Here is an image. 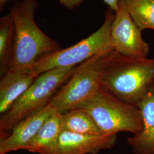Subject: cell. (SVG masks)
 Here are the masks:
<instances>
[{
	"mask_svg": "<svg viewBox=\"0 0 154 154\" xmlns=\"http://www.w3.org/2000/svg\"><path fill=\"white\" fill-rule=\"evenodd\" d=\"M116 139L117 135H86L62 131L56 154H98L113 147Z\"/></svg>",
	"mask_w": 154,
	"mask_h": 154,
	"instance_id": "obj_9",
	"label": "cell"
},
{
	"mask_svg": "<svg viewBox=\"0 0 154 154\" xmlns=\"http://www.w3.org/2000/svg\"><path fill=\"white\" fill-rule=\"evenodd\" d=\"M22 1H32V0H22Z\"/></svg>",
	"mask_w": 154,
	"mask_h": 154,
	"instance_id": "obj_19",
	"label": "cell"
},
{
	"mask_svg": "<svg viewBox=\"0 0 154 154\" xmlns=\"http://www.w3.org/2000/svg\"><path fill=\"white\" fill-rule=\"evenodd\" d=\"M84 0H60L61 5L65 6L66 8L69 9H72L80 5Z\"/></svg>",
	"mask_w": 154,
	"mask_h": 154,
	"instance_id": "obj_16",
	"label": "cell"
},
{
	"mask_svg": "<svg viewBox=\"0 0 154 154\" xmlns=\"http://www.w3.org/2000/svg\"><path fill=\"white\" fill-rule=\"evenodd\" d=\"M140 112L143 128L127 138L134 154H154V86L136 105Z\"/></svg>",
	"mask_w": 154,
	"mask_h": 154,
	"instance_id": "obj_10",
	"label": "cell"
},
{
	"mask_svg": "<svg viewBox=\"0 0 154 154\" xmlns=\"http://www.w3.org/2000/svg\"><path fill=\"white\" fill-rule=\"evenodd\" d=\"M55 112L49 105L18 123L5 138L0 139V154L25 150L28 144L50 116Z\"/></svg>",
	"mask_w": 154,
	"mask_h": 154,
	"instance_id": "obj_8",
	"label": "cell"
},
{
	"mask_svg": "<svg viewBox=\"0 0 154 154\" xmlns=\"http://www.w3.org/2000/svg\"><path fill=\"white\" fill-rule=\"evenodd\" d=\"M154 86V58H138L113 50L107 55L100 88L125 103L136 105Z\"/></svg>",
	"mask_w": 154,
	"mask_h": 154,
	"instance_id": "obj_1",
	"label": "cell"
},
{
	"mask_svg": "<svg viewBox=\"0 0 154 154\" xmlns=\"http://www.w3.org/2000/svg\"><path fill=\"white\" fill-rule=\"evenodd\" d=\"M6 0H0V4H1V8H2V7L4 6V4L5 3Z\"/></svg>",
	"mask_w": 154,
	"mask_h": 154,
	"instance_id": "obj_18",
	"label": "cell"
},
{
	"mask_svg": "<svg viewBox=\"0 0 154 154\" xmlns=\"http://www.w3.org/2000/svg\"><path fill=\"white\" fill-rule=\"evenodd\" d=\"M114 14L111 37L116 52L123 55L147 58L149 45L143 39L142 30L132 20L123 0H120Z\"/></svg>",
	"mask_w": 154,
	"mask_h": 154,
	"instance_id": "obj_7",
	"label": "cell"
},
{
	"mask_svg": "<svg viewBox=\"0 0 154 154\" xmlns=\"http://www.w3.org/2000/svg\"><path fill=\"white\" fill-rule=\"evenodd\" d=\"M37 6L35 0L21 1L11 8L14 38L9 70L30 72L39 58L61 49L57 41L43 32L35 21Z\"/></svg>",
	"mask_w": 154,
	"mask_h": 154,
	"instance_id": "obj_2",
	"label": "cell"
},
{
	"mask_svg": "<svg viewBox=\"0 0 154 154\" xmlns=\"http://www.w3.org/2000/svg\"><path fill=\"white\" fill-rule=\"evenodd\" d=\"M77 67H57L38 75L11 109L1 116L0 139L7 137L18 123L48 105L57 88L67 81Z\"/></svg>",
	"mask_w": 154,
	"mask_h": 154,
	"instance_id": "obj_3",
	"label": "cell"
},
{
	"mask_svg": "<svg viewBox=\"0 0 154 154\" xmlns=\"http://www.w3.org/2000/svg\"><path fill=\"white\" fill-rule=\"evenodd\" d=\"M62 131L61 114L55 112L45 122L25 150L38 154H56Z\"/></svg>",
	"mask_w": 154,
	"mask_h": 154,
	"instance_id": "obj_12",
	"label": "cell"
},
{
	"mask_svg": "<svg viewBox=\"0 0 154 154\" xmlns=\"http://www.w3.org/2000/svg\"><path fill=\"white\" fill-rule=\"evenodd\" d=\"M78 108L88 112L103 134L128 132L135 135L143 128L142 116L136 105L121 101L101 88Z\"/></svg>",
	"mask_w": 154,
	"mask_h": 154,
	"instance_id": "obj_4",
	"label": "cell"
},
{
	"mask_svg": "<svg viewBox=\"0 0 154 154\" xmlns=\"http://www.w3.org/2000/svg\"><path fill=\"white\" fill-rule=\"evenodd\" d=\"M111 9L106 13L105 21L95 32L76 44L60 49L39 58L30 69L38 76L45 72L57 67L77 66L96 55L114 50L111 29L114 14Z\"/></svg>",
	"mask_w": 154,
	"mask_h": 154,
	"instance_id": "obj_5",
	"label": "cell"
},
{
	"mask_svg": "<svg viewBox=\"0 0 154 154\" xmlns=\"http://www.w3.org/2000/svg\"><path fill=\"white\" fill-rule=\"evenodd\" d=\"M109 53L94 56L78 66L49 103L56 112L62 114L77 109L97 93L100 88L101 74Z\"/></svg>",
	"mask_w": 154,
	"mask_h": 154,
	"instance_id": "obj_6",
	"label": "cell"
},
{
	"mask_svg": "<svg viewBox=\"0 0 154 154\" xmlns=\"http://www.w3.org/2000/svg\"><path fill=\"white\" fill-rule=\"evenodd\" d=\"M14 38V26L11 14L0 20V75L9 70Z\"/></svg>",
	"mask_w": 154,
	"mask_h": 154,
	"instance_id": "obj_14",
	"label": "cell"
},
{
	"mask_svg": "<svg viewBox=\"0 0 154 154\" xmlns=\"http://www.w3.org/2000/svg\"><path fill=\"white\" fill-rule=\"evenodd\" d=\"M61 120L62 131L86 135L103 134L93 117L82 108L62 114Z\"/></svg>",
	"mask_w": 154,
	"mask_h": 154,
	"instance_id": "obj_13",
	"label": "cell"
},
{
	"mask_svg": "<svg viewBox=\"0 0 154 154\" xmlns=\"http://www.w3.org/2000/svg\"><path fill=\"white\" fill-rule=\"evenodd\" d=\"M132 20L142 30H154V0H123Z\"/></svg>",
	"mask_w": 154,
	"mask_h": 154,
	"instance_id": "obj_15",
	"label": "cell"
},
{
	"mask_svg": "<svg viewBox=\"0 0 154 154\" xmlns=\"http://www.w3.org/2000/svg\"><path fill=\"white\" fill-rule=\"evenodd\" d=\"M37 75L30 72L8 70L0 81V114H5L32 86Z\"/></svg>",
	"mask_w": 154,
	"mask_h": 154,
	"instance_id": "obj_11",
	"label": "cell"
},
{
	"mask_svg": "<svg viewBox=\"0 0 154 154\" xmlns=\"http://www.w3.org/2000/svg\"><path fill=\"white\" fill-rule=\"evenodd\" d=\"M105 3L110 7V9L112 11H116L118 7V4L120 0H103Z\"/></svg>",
	"mask_w": 154,
	"mask_h": 154,
	"instance_id": "obj_17",
	"label": "cell"
}]
</instances>
